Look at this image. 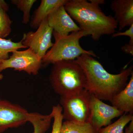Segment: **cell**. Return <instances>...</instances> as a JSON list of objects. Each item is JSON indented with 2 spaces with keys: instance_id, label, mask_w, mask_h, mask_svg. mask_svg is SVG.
<instances>
[{
  "instance_id": "30bf717a",
  "label": "cell",
  "mask_w": 133,
  "mask_h": 133,
  "mask_svg": "<svg viewBox=\"0 0 133 133\" xmlns=\"http://www.w3.org/2000/svg\"><path fill=\"white\" fill-rule=\"evenodd\" d=\"M48 24L53 29V33L60 36L81 30L65 9L64 6L58 8L48 17Z\"/></svg>"
},
{
  "instance_id": "d6986e66",
  "label": "cell",
  "mask_w": 133,
  "mask_h": 133,
  "mask_svg": "<svg viewBox=\"0 0 133 133\" xmlns=\"http://www.w3.org/2000/svg\"><path fill=\"white\" fill-rule=\"evenodd\" d=\"M12 21L7 12L0 8V38H5L12 31Z\"/></svg>"
},
{
  "instance_id": "3957f363",
  "label": "cell",
  "mask_w": 133,
  "mask_h": 133,
  "mask_svg": "<svg viewBox=\"0 0 133 133\" xmlns=\"http://www.w3.org/2000/svg\"><path fill=\"white\" fill-rule=\"evenodd\" d=\"M49 80L54 90L61 97L72 95L86 87L85 74L75 60H62L53 64Z\"/></svg>"
},
{
  "instance_id": "e0dca14e",
  "label": "cell",
  "mask_w": 133,
  "mask_h": 133,
  "mask_svg": "<svg viewBox=\"0 0 133 133\" xmlns=\"http://www.w3.org/2000/svg\"><path fill=\"white\" fill-rule=\"evenodd\" d=\"M22 41V39L20 42H15L11 39L0 38V62L8 58L10 52L21 49H26L23 45Z\"/></svg>"
},
{
  "instance_id": "5b68a950",
  "label": "cell",
  "mask_w": 133,
  "mask_h": 133,
  "mask_svg": "<svg viewBox=\"0 0 133 133\" xmlns=\"http://www.w3.org/2000/svg\"><path fill=\"white\" fill-rule=\"evenodd\" d=\"M92 94L85 89L72 95L60 97L59 104L65 121L79 124L90 122Z\"/></svg>"
},
{
  "instance_id": "44dd1931",
  "label": "cell",
  "mask_w": 133,
  "mask_h": 133,
  "mask_svg": "<svg viewBox=\"0 0 133 133\" xmlns=\"http://www.w3.org/2000/svg\"><path fill=\"white\" fill-rule=\"evenodd\" d=\"M119 36H127L130 37V39H133V24L129 27L128 29L124 32L118 31L112 35L113 38L117 37Z\"/></svg>"
},
{
  "instance_id": "484cf974",
  "label": "cell",
  "mask_w": 133,
  "mask_h": 133,
  "mask_svg": "<svg viewBox=\"0 0 133 133\" xmlns=\"http://www.w3.org/2000/svg\"><path fill=\"white\" fill-rule=\"evenodd\" d=\"M98 133V132H97Z\"/></svg>"
},
{
  "instance_id": "cb8c5ba5",
  "label": "cell",
  "mask_w": 133,
  "mask_h": 133,
  "mask_svg": "<svg viewBox=\"0 0 133 133\" xmlns=\"http://www.w3.org/2000/svg\"><path fill=\"white\" fill-rule=\"evenodd\" d=\"M125 133H133V119L130 122L128 127L126 128Z\"/></svg>"
},
{
  "instance_id": "7402d4cb",
  "label": "cell",
  "mask_w": 133,
  "mask_h": 133,
  "mask_svg": "<svg viewBox=\"0 0 133 133\" xmlns=\"http://www.w3.org/2000/svg\"><path fill=\"white\" fill-rule=\"evenodd\" d=\"M121 50L127 54L133 55V39H130L128 43H126L121 48Z\"/></svg>"
},
{
  "instance_id": "6da1fadb",
  "label": "cell",
  "mask_w": 133,
  "mask_h": 133,
  "mask_svg": "<svg viewBox=\"0 0 133 133\" xmlns=\"http://www.w3.org/2000/svg\"><path fill=\"white\" fill-rule=\"evenodd\" d=\"M75 61L85 74V89L101 101L111 102L125 87L129 77L133 73V66H131L123 69L119 74H110L99 62L88 54L81 55Z\"/></svg>"
},
{
  "instance_id": "2e32d148",
  "label": "cell",
  "mask_w": 133,
  "mask_h": 133,
  "mask_svg": "<svg viewBox=\"0 0 133 133\" xmlns=\"http://www.w3.org/2000/svg\"><path fill=\"white\" fill-rule=\"evenodd\" d=\"M132 119L133 115L124 114L118 120L104 128L101 129L97 133H124L125 127Z\"/></svg>"
},
{
  "instance_id": "5bb4252c",
  "label": "cell",
  "mask_w": 133,
  "mask_h": 133,
  "mask_svg": "<svg viewBox=\"0 0 133 133\" xmlns=\"http://www.w3.org/2000/svg\"><path fill=\"white\" fill-rule=\"evenodd\" d=\"M52 114L43 115L38 113H30L28 122H31L34 128L33 133H45L49 128Z\"/></svg>"
},
{
  "instance_id": "ba28073f",
  "label": "cell",
  "mask_w": 133,
  "mask_h": 133,
  "mask_svg": "<svg viewBox=\"0 0 133 133\" xmlns=\"http://www.w3.org/2000/svg\"><path fill=\"white\" fill-rule=\"evenodd\" d=\"M30 113L24 108L0 99V133L28 122Z\"/></svg>"
},
{
  "instance_id": "8992f818",
  "label": "cell",
  "mask_w": 133,
  "mask_h": 133,
  "mask_svg": "<svg viewBox=\"0 0 133 133\" xmlns=\"http://www.w3.org/2000/svg\"><path fill=\"white\" fill-rule=\"evenodd\" d=\"M42 66V58L29 48L24 50L13 51L8 58L0 62V73L6 69H13L36 76Z\"/></svg>"
},
{
  "instance_id": "277c9868",
  "label": "cell",
  "mask_w": 133,
  "mask_h": 133,
  "mask_svg": "<svg viewBox=\"0 0 133 133\" xmlns=\"http://www.w3.org/2000/svg\"><path fill=\"white\" fill-rule=\"evenodd\" d=\"M52 35L55 42L42 58L43 66H47L62 60H75L83 54L97 57L92 51L84 49L80 45L81 38L88 36L85 31L82 30L75 31L64 36H60L53 33Z\"/></svg>"
},
{
  "instance_id": "9a60e30c",
  "label": "cell",
  "mask_w": 133,
  "mask_h": 133,
  "mask_svg": "<svg viewBox=\"0 0 133 133\" xmlns=\"http://www.w3.org/2000/svg\"><path fill=\"white\" fill-rule=\"evenodd\" d=\"M90 123L79 124L67 121L63 122L60 133H97Z\"/></svg>"
},
{
  "instance_id": "ffe728a7",
  "label": "cell",
  "mask_w": 133,
  "mask_h": 133,
  "mask_svg": "<svg viewBox=\"0 0 133 133\" xmlns=\"http://www.w3.org/2000/svg\"><path fill=\"white\" fill-rule=\"evenodd\" d=\"M62 111V108L59 104H58L56 105L53 106L52 108L51 113L54 119V122L51 133H60L63 120Z\"/></svg>"
},
{
  "instance_id": "9c48e42d",
  "label": "cell",
  "mask_w": 133,
  "mask_h": 133,
  "mask_svg": "<svg viewBox=\"0 0 133 133\" xmlns=\"http://www.w3.org/2000/svg\"><path fill=\"white\" fill-rule=\"evenodd\" d=\"M124 112L112 106L107 104L92 95L90 105V123L98 131L102 127L112 123V120L121 116Z\"/></svg>"
},
{
  "instance_id": "d4e9b609",
  "label": "cell",
  "mask_w": 133,
  "mask_h": 133,
  "mask_svg": "<svg viewBox=\"0 0 133 133\" xmlns=\"http://www.w3.org/2000/svg\"><path fill=\"white\" fill-rule=\"evenodd\" d=\"M3 77H4V76L2 74H1L0 73V81L2 79H3Z\"/></svg>"
},
{
  "instance_id": "8fae6325",
  "label": "cell",
  "mask_w": 133,
  "mask_h": 133,
  "mask_svg": "<svg viewBox=\"0 0 133 133\" xmlns=\"http://www.w3.org/2000/svg\"><path fill=\"white\" fill-rule=\"evenodd\" d=\"M111 8L119 31L133 24V0H113Z\"/></svg>"
},
{
  "instance_id": "4fadbf2b",
  "label": "cell",
  "mask_w": 133,
  "mask_h": 133,
  "mask_svg": "<svg viewBox=\"0 0 133 133\" xmlns=\"http://www.w3.org/2000/svg\"><path fill=\"white\" fill-rule=\"evenodd\" d=\"M112 106L124 114H133V73L129 82L111 102Z\"/></svg>"
},
{
  "instance_id": "7c38bea8",
  "label": "cell",
  "mask_w": 133,
  "mask_h": 133,
  "mask_svg": "<svg viewBox=\"0 0 133 133\" xmlns=\"http://www.w3.org/2000/svg\"><path fill=\"white\" fill-rule=\"evenodd\" d=\"M68 0H42L33 13L30 21L31 28L37 29L43 21L58 8L64 6Z\"/></svg>"
},
{
  "instance_id": "7a4b0ae2",
  "label": "cell",
  "mask_w": 133,
  "mask_h": 133,
  "mask_svg": "<svg viewBox=\"0 0 133 133\" xmlns=\"http://www.w3.org/2000/svg\"><path fill=\"white\" fill-rule=\"evenodd\" d=\"M68 0L64 6L69 15L78 24L81 30L94 41H98L104 35L115 33L118 24L111 15L103 13L95 0Z\"/></svg>"
},
{
  "instance_id": "52a82bcc",
  "label": "cell",
  "mask_w": 133,
  "mask_h": 133,
  "mask_svg": "<svg viewBox=\"0 0 133 133\" xmlns=\"http://www.w3.org/2000/svg\"><path fill=\"white\" fill-rule=\"evenodd\" d=\"M48 17L35 31L24 33L22 38L23 45L26 48H30L42 58L54 44L51 41L53 29L48 24Z\"/></svg>"
},
{
  "instance_id": "603a6c76",
  "label": "cell",
  "mask_w": 133,
  "mask_h": 133,
  "mask_svg": "<svg viewBox=\"0 0 133 133\" xmlns=\"http://www.w3.org/2000/svg\"><path fill=\"white\" fill-rule=\"evenodd\" d=\"M0 8L6 12L8 11L9 9L8 4L4 0H0Z\"/></svg>"
},
{
  "instance_id": "ac0fdd59",
  "label": "cell",
  "mask_w": 133,
  "mask_h": 133,
  "mask_svg": "<svg viewBox=\"0 0 133 133\" xmlns=\"http://www.w3.org/2000/svg\"><path fill=\"white\" fill-rule=\"evenodd\" d=\"M36 0H12L11 2L13 5L20 9L23 13L22 23L27 24L30 21V11Z\"/></svg>"
}]
</instances>
